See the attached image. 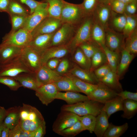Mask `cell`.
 <instances>
[{
	"mask_svg": "<svg viewBox=\"0 0 137 137\" xmlns=\"http://www.w3.org/2000/svg\"><path fill=\"white\" fill-rule=\"evenodd\" d=\"M44 121L41 112L35 107L24 104L20 107L19 123L24 131H35Z\"/></svg>",
	"mask_w": 137,
	"mask_h": 137,
	"instance_id": "6da1fadb",
	"label": "cell"
},
{
	"mask_svg": "<svg viewBox=\"0 0 137 137\" xmlns=\"http://www.w3.org/2000/svg\"><path fill=\"white\" fill-rule=\"evenodd\" d=\"M93 15L84 17L76 27L74 36L68 44L73 52L82 44L91 40V33L94 23Z\"/></svg>",
	"mask_w": 137,
	"mask_h": 137,
	"instance_id": "7a4b0ae2",
	"label": "cell"
},
{
	"mask_svg": "<svg viewBox=\"0 0 137 137\" xmlns=\"http://www.w3.org/2000/svg\"><path fill=\"white\" fill-rule=\"evenodd\" d=\"M104 104L89 99L72 105H63L61 110L71 112L79 116L90 115L96 116L101 111Z\"/></svg>",
	"mask_w": 137,
	"mask_h": 137,
	"instance_id": "3957f363",
	"label": "cell"
},
{
	"mask_svg": "<svg viewBox=\"0 0 137 137\" xmlns=\"http://www.w3.org/2000/svg\"><path fill=\"white\" fill-rule=\"evenodd\" d=\"M84 17L81 4H74L64 1L60 18L62 23L76 26Z\"/></svg>",
	"mask_w": 137,
	"mask_h": 137,
	"instance_id": "277c9868",
	"label": "cell"
},
{
	"mask_svg": "<svg viewBox=\"0 0 137 137\" xmlns=\"http://www.w3.org/2000/svg\"><path fill=\"white\" fill-rule=\"evenodd\" d=\"M32 38L31 32L21 28L6 35L3 38L0 45H13L24 48L29 46Z\"/></svg>",
	"mask_w": 137,
	"mask_h": 137,
	"instance_id": "5b68a950",
	"label": "cell"
},
{
	"mask_svg": "<svg viewBox=\"0 0 137 137\" xmlns=\"http://www.w3.org/2000/svg\"><path fill=\"white\" fill-rule=\"evenodd\" d=\"M20 58L27 68L35 73L42 65L40 54L32 47L23 48Z\"/></svg>",
	"mask_w": 137,
	"mask_h": 137,
	"instance_id": "8992f818",
	"label": "cell"
},
{
	"mask_svg": "<svg viewBox=\"0 0 137 137\" xmlns=\"http://www.w3.org/2000/svg\"><path fill=\"white\" fill-rule=\"evenodd\" d=\"M24 73H32L24 65L20 56L0 65V77L14 78Z\"/></svg>",
	"mask_w": 137,
	"mask_h": 137,
	"instance_id": "52a82bcc",
	"label": "cell"
},
{
	"mask_svg": "<svg viewBox=\"0 0 137 137\" xmlns=\"http://www.w3.org/2000/svg\"><path fill=\"white\" fill-rule=\"evenodd\" d=\"M48 8L47 3L41 2L33 12L27 17L22 28L31 32L45 18L48 16Z\"/></svg>",
	"mask_w": 137,
	"mask_h": 137,
	"instance_id": "ba28073f",
	"label": "cell"
},
{
	"mask_svg": "<svg viewBox=\"0 0 137 137\" xmlns=\"http://www.w3.org/2000/svg\"><path fill=\"white\" fill-rule=\"evenodd\" d=\"M76 27L67 23H62L54 34L50 47L68 45L74 36Z\"/></svg>",
	"mask_w": 137,
	"mask_h": 137,
	"instance_id": "9c48e42d",
	"label": "cell"
},
{
	"mask_svg": "<svg viewBox=\"0 0 137 137\" xmlns=\"http://www.w3.org/2000/svg\"><path fill=\"white\" fill-rule=\"evenodd\" d=\"M117 96V92L99 81L96 88L88 96L90 99L104 104Z\"/></svg>",
	"mask_w": 137,
	"mask_h": 137,
	"instance_id": "30bf717a",
	"label": "cell"
},
{
	"mask_svg": "<svg viewBox=\"0 0 137 137\" xmlns=\"http://www.w3.org/2000/svg\"><path fill=\"white\" fill-rule=\"evenodd\" d=\"M78 116L71 112L61 111L53 124V130L58 134L75 124L78 120Z\"/></svg>",
	"mask_w": 137,
	"mask_h": 137,
	"instance_id": "8fae6325",
	"label": "cell"
},
{
	"mask_svg": "<svg viewBox=\"0 0 137 137\" xmlns=\"http://www.w3.org/2000/svg\"><path fill=\"white\" fill-rule=\"evenodd\" d=\"M62 24L60 19L47 16L31 32L33 38L40 35L54 33Z\"/></svg>",
	"mask_w": 137,
	"mask_h": 137,
	"instance_id": "7c38bea8",
	"label": "cell"
},
{
	"mask_svg": "<svg viewBox=\"0 0 137 137\" xmlns=\"http://www.w3.org/2000/svg\"><path fill=\"white\" fill-rule=\"evenodd\" d=\"M35 74L38 87L46 84L54 83L63 76L56 71L49 68L46 64L42 65Z\"/></svg>",
	"mask_w": 137,
	"mask_h": 137,
	"instance_id": "4fadbf2b",
	"label": "cell"
},
{
	"mask_svg": "<svg viewBox=\"0 0 137 137\" xmlns=\"http://www.w3.org/2000/svg\"><path fill=\"white\" fill-rule=\"evenodd\" d=\"M35 91L36 96L43 104L46 106L48 105L55 99L58 92L54 83L39 87Z\"/></svg>",
	"mask_w": 137,
	"mask_h": 137,
	"instance_id": "5bb4252c",
	"label": "cell"
},
{
	"mask_svg": "<svg viewBox=\"0 0 137 137\" xmlns=\"http://www.w3.org/2000/svg\"><path fill=\"white\" fill-rule=\"evenodd\" d=\"M106 30L105 45L111 51L120 53L124 47V38L123 35L108 28Z\"/></svg>",
	"mask_w": 137,
	"mask_h": 137,
	"instance_id": "9a60e30c",
	"label": "cell"
},
{
	"mask_svg": "<svg viewBox=\"0 0 137 137\" xmlns=\"http://www.w3.org/2000/svg\"><path fill=\"white\" fill-rule=\"evenodd\" d=\"M70 51L67 45L50 47L41 54L42 65L45 64L50 59L62 58L65 56Z\"/></svg>",
	"mask_w": 137,
	"mask_h": 137,
	"instance_id": "2e32d148",
	"label": "cell"
},
{
	"mask_svg": "<svg viewBox=\"0 0 137 137\" xmlns=\"http://www.w3.org/2000/svg\"><path fill=\"white\" fill-rule=\"evenodd\" d=\"M112 10L107 4L98 3L93 15L96 20L105 30L108 28L109 21L111 15Z\"/></svg>",
	"mask_w": 137,
	"mask_h": 137,
	"instance_id": "e0dca14e",
	"label": "cell"
},
{
	"mask_svg": "<svg viewBox=\"0 0 137 137\" xmlns=\"http://www.w3.org/2000/svg\"><path fill=\"white\" fill-rule=\"evenodd\" d=\"M23 48L13 45H0V65L19 57Z\"/></svg>",
	"mask_w": 137,
	"mask_h": 137,
	"instance_id": "ac0fdd59",
	"label": "cell"
},
{
	"mask_svg": "<svg viewBox=\"0 0 137 137\" xmlns=\"http://www.w3.org/2000/svg\"><path fill=\"white\" fill-rule=\"evenodd\" d=\"M54 33L40 35L33 37L28 46L33 48L41 55L50 47L52 38Z\"/></svg>",
	"mask_w": 137,
	"mask_h": 137,
	"instance_id": "d6986e66",
	"label": "cell"
},
{
	"mask_svg": "<svg viewBox=\"0 0 137 137\" xmlns=\"http://www.w3.org/2000/svg\"><path fill=\"white\" fill-rule=\"evenodd\" d=\"M72 75L87 82L97 84L99 82L93 72L74 65L69 72Z\"/></svg>",
	"mask_w": 137,
	"mask_h": 137,
	"instance_id": "ffe728a7",
	"label": "cell"
},
{
	"mask_svg": "<svg viewBox=\"0 0 137 137\" xmlns=\"http://www.w3.org/2000/svg\"><path fill=\"white\" fill-rule=\"evenodd\" d=\"M65 101L67 105H71L89 99L88 96L80 94L79 92L67 91L65 92H58L55 99Z\"/></svg>",
	"mask_w": 137,
	"mask_h": 137,
	"instance_id": "44dd1931",
	"label": "cell"
},
{
	"mask_svg": "<svg viewBox=\"0 0 137 137\" xmlns=\"http://www.w3.org/2000/svg\"><path fill=\"white\" fill-rule=\"evenodd\" d=\"M136 55L131 54L123 48L121 52V57L116 73L120 79L127 70Z\"/></svg>",
	"mask_w": 137,
	"mask_h": 137,
	"instance_id": "7402d4cb",
	"label": "cell"
},
{
	"mask_svg": "<svg viewBox=\"0 0 137 137\" xmlns=\"http://www.w3.org/2000/svg\"><path fill=\"white\" fill-rule=\"evenodd\" d=\"M22 87L35 91L38 88L35 73H24L13 78Z\"/></svg>",
	"mask_w": 137,
	"mask_h": 137,
	"instance_id": "603a6c76",
	"label": "cell"
},
{
	"mask_svg": "<svg viewBox=\"0 0 137 137\" xmlns=\"http://www.w3.org/2000/svg\"><path fill=\"white\" fill-rule=\"evenodd\" d=\"M95 125L93 132L97 137H103L109 124V118L106 113L101 110L96 116Z\"/></svg>",
	"mask_w": 137,
	"mask_h": 137,
	"instance_id": "cb8c5ba5",
	"label": "cell"
},
{
	"mask_svg": "<svg viewBox=\"0 0 137 137\" xmlns=\"http://www.w3.org/2000/svg\"><path fill=\"white\" fill-rule=\"evenodd\" d=\"M94 20L91 31V40L101 47L105 45V31L94 18Z\"/></svg>",
	"mask_w": 137,
	"mask_h": 137,
	"instance_id": "d4e9b609",
	"label": "cell"
},
{
	"mask_svg": "<svg viewBox=\"0 0 137 137\" xmlns=\"http://www.w3.org/2000/svg\"><path fill=\"white\" fill-rule=\"evenodd\" d=\"M123 101L121 97L117 96L105 103L102 110L106 113L109 118L115 113L123 111Z\"/></svg>",
	"mask_w": 137,
	"mask_h": 137,
	"instance_id": "484cf974",
	"label": "cell"
},
{
	"mask_svg": "<svg viewBox=\"0 0 137 137\" xmlns=\"http://www.w3.org/2000/svg\"><path fill=\"white\" fill-rule=\"evenodd\" d=\"M119 80L116 73L111 71L99 81L118 93L123 90Z\"/></svg>",
	"mask_w": 137,
	"mask_h": 137,
	"instance_id": "4316f807",
	"label": "cell"
},
{
	"mask_svg": "<svg viewBox=\"0 0 137 137\" xmlns=\"http://www.w3.org/2000/svg\"><path fill=\"white\" fill-rule=\"evenodd\" d=\"M20 107H15L7 110V113L3 123L5 126L10 130L13 128L19 123Z\"/></svg>",
	"mask_w": 137,
	"mask_h": 137,
	"instance_id": "83f0119b",
	"label": "cell"
},
{
	"mask_svg": "<svg viewBox=\"0 0 137 137\" xmlns=\"http://www.w3.org/2000/svg\"><path fill=\"white\" fill-rule=\"evenodd\" d=\"M54 83L56 86L58 92L73 91L81 92L75 85L72 80L65 75Z\"/></svg>",
	"mask_w": 137,
	"mask_h": 137,
	"instance_id": "f1b7e54d",
	"label": "cell"
},
{
	"mask_svg": "<svg viewBox=\"0 0 137 137\" xmlns=\"http://www.w3.org/2000/svg\"><path fill=\"white\" fill-rule=\"evenodd\" d=\"M64 75L69 77L81 92L87 96L97 87V84H94L83 81L73 76L69 73H66Z\"/></svg>",
	"mask_w": 137,
	"mask_h": 137,
	"instance_id": "f546056e",
	"label": "cell"
},
{
	"mask_svg": "<svg viewBox=\"0 0 137 137\" xmlns=\"http://www.w3.org/2000/svg\"><path fill=\"white\" fill-rule=\"evenodd\" d=\"M64 0H42L48 5V16L60 19Z\"/></svg>",
	"mask_w": 137,
	"mask_h": 137,
	"instance_id": "4dcf8cb0",
	"label": "cell"
},
{
	"mask_svg": "<svg viewBox=\"0 0 137 137\" xmlns=\"http://www.w3.org/2000/svg\"><path fill=\"white\" fill-rule=\"evenodd\" d=\"M101 48L105 52L107 58L108 63L112 71L116 73L121 57V53L111 51L104 45Z\"/></svg>",
	"mask_w": 137,
	"mask_h": 137,
	"instance_id": "1f68e13d",
	"label": "cell"
},
{
	"mask_svg": "<svg viewBox=\"0 0 137 137\" xmlns=\"http://www.w3.org/2000/svg\"><path fill=\"white\" fill-rule=\"evenodd\" d=\"M128 127V124L127 123L120 126L115 125L111 123H109L103 137H119L126 131Z\"/></svg>",
	"mask_w": 137,
	"mask_h": 137,
	"instance_id": "d6a6232c",
	"label": "cell"
},
{
	"mask_svg": "<svg viewBox=\"0 0 137 137\" xmlns=\"http://www.w3.org/2000/svg\"><path fill=\"white\" fill-rule=\"evenodd\" d=\"M123 111V113L121 115L123 118L128 119L132 118L137 111V101L129 99L124 100Z\"/></svg>",
	"mask_w": 137,
	"mask_h": 137,
	"instance_id": "836d02e7",
	"label": "cell"
},
{
	"mask_svg": "<svg viewBox=\"0 0 137 137\" xmlns=\"http://www.w3.org/2000/svg\"><path fill=\"white\" fill-rule=\"evenodd\" d=\"M107 63L106 55L101 48L96 51L92 57L90 70L93 72L96 68Z\"/></svg>",
	"mask_w": 137,
	"mask_h": 137,
	"instance_id": "e575fe53",
	"label": "cell"
},
{
	"mask_svg": "<svg viewBox=\"0 0 137 137\" xmlns=\"http://www.w3.org/2000/svg\"><path fill=\"white\" fill-rule=\"evenodd\" d=\"M126 38L124 48L131 54L136 55L137 53V28Z\"/></svg>",
	"mask_w": 137,
	"mask_h": 137,
	"instance_id": "d590c367",
	"label": "cell"
},
{
	"mask_svg": "<svg viewBox=\"0 0 137 137\" xmlns=\"http://www.w3.org/2000/svg\"><path fill=\"white\" fill-rule=\"evenodd\" d=\"M87 58L91 61V59L96 52L101 47L91 40L84 42L79 46Z\"/></svg>",
	"mask_w": 137,
	"mask_h": 137,
	"instance_id": "8d00e7d4",
	"label": "cell"
},
{
	"mask_svg": "<svg viewBox=\"0 0 137 137\" xmlns=\"http://www.w3.org/2000/svg\"><path fill=\"white\" fill-rule=\"evenodd\" d=\"M75 50L74 56L75 61L81 68L90 70L91 61L87 58L79 47H77Z\"/></svg>",
	"mask_w": 137,
	"mask_h": 137,
	"instance_id": "74e56055",
	"label": "cell"
},
{
	"mask_svg": "<svg viewBox=\"0 0 137 137\" xmlns=\"http://www.w3.org/2000/svg\"><path fill=\"white\" fill-rule=\"evenodd\" d=\"M7 12L10 15H18L27 16L28 11L15 0H10Z\"/></svg>",
	"mask_w": 137,
	"mask_h": 137,
	"instance_id": "f35d334b",
	"label": "cell"
},
{
	"mask_svg": "<svg viewBox=\"0 0 137 137\" xmlns=\"http://www.w3.org/2000/svg\"><path fill=\"white\" fill-rule=\"evenodd\" d=\"M84 130L81 122L78 120L72 126L63 130L58 134L64 137H73Z\"/></svg>",
	"mask_w": 137,
	"mask_h": 137,
	"instance_id": "ab89813d",
	"label": "cell"
},
{
	"mask_svg": "<svg viewBox=\"0 0 137 137\" xmlns=\"http://www.w3.org/2000/svg\"><path fill=\"white\" fill-rule=\"evenodd\" d=\"M126 16V23L122 31L124 38L127 37L137 28V19L136 14Z\"/></svg>",
	"mask_w": 137,
	"mask_h": 137,
	"instance_id": "60d3db41",
	"label": "cell"
},
{
	"mask_svg": "<svg viewBox=\"0 0 137 137\" xmlns=\"http://www.w3.org/2000/svg\"><path fill=\"white\" fill-rule=\"evenodd\" d=\"M78 119L85 130H88L91 133L94 132L96 122V116L90 115L82 116H78Z\"/></svg>",
	"mask_w": 137,
	"mask_h": 137,
	"instance_id": "b9f144b4",
	"label": "cell"
},
{
	"mask_svg": "<svg viewBox=\"0 0 137 137\" xmlns=\"http://www.w3.org/2000/svg\"><path fill=\"white\" fill-rule=\"evenodd\" d=\"M98 3V0H83L81 4L85 17L93 15Z\"/></svg>",
	"mask_w": 137,
	"mask_h": 137,
	"instance_id": "7bdbcfd3",
	"label": "cell"
},
{
	"mask_svg": "<svg viewBox=\"0 0 137 137\" xmlns=\"http://www.w3.org/2000/svg\"><path fill=\"white\" fill-rule=\"evenodd\" d=\"M113 15L112 20L113 27L118 31H122L125 27L126 20V16L124 13Z\"/></svg>",
	"mask_w": 137,
	"mask_h": 137,
	"instance_id": "ee69618b",
	"label": "cell"
},
{
	"mask_svg": "<svg viewBox=\"0 0 137 137\" xmlns=\"http://www.w3.org/2000/svg\"><path fill=\"white\" fill-rule=\"evenodd\" d=\"M10 16L12 27L11 30L9 32L12 33L22 28L27 16L11 15Z\"/></svg>",
	"mask_w": 137,
	"mask_h": 137,
	"instance_id": "f6af8a7d",
	"label": "cell"
},
{
	"mask_svg": "<svg viewBox=\"0 0 137 137\" xmlns=\"http://www.w3.org/2000/svg\"><path fill=\"white\" fill-rule=\"evenodd\" d=\"M0 83L7 86L13 91H16L22 87L19 82L14 78L7 77H0Z\"/></svg>",
	"mask_w": 137,
	"mask_h": 137,
	"instance_id": "bcb514c9",
	"label": "cell"
},
{
	"mask_svg": "<svg viewBox=\"0 0 137 137\" xmlns=\"http://www.w3.org/2000/svg\"><path fill=\"white\" fill-rule=\"evenodd\" d=\"M108 5L114 12L123 14L124 13L126 4L118 0H111Z\"/></svg>",
	"mask_w": 137,
	"mask_h": 137,
	"instance_id": "7dc6e473",
	"label": "cell"
},
{
	"mask_svg": "<svg viewBox=\"0 0 137 137\" xmlns=\"http://www.w3.org/2000/svg\"><path fill=\"white\" fill-rule=\"evenodd\" d=\"M111 71L108 63L104 64L95 69L93 72L99 81Z\"/></svg>",
	"mask_w": 137,
	"mask_h": 137,
	"instance_id": "c3c4849f",
	"label": "cell"
},
{
	"mask_svg": "<svg viewBox=\"0 0 137 137\" xmlns=\"http://www.w3.org/2000/svg\"><path fill=\"white\" fill-rule=\"evenodd\" d=\"M137 10V0H134L126 4L124 12L126 15L136 14Z\"/></svg>",
	"mask_w": 137,
	"mask_h": 137,
	"instance_id": "681fc988",
	"label": "cell"
},
{
	"mask_svg": "<svg viewBox=\"0 0 137 137\" xmlns=\"http://www.w3.org/2000/svg\"><path fill=\"white\" fill-rule=\"evenodd\" d=\"M118 96L123 100L129 99L137 101V93L123 90L118 93Z\"/></svg>",
	"mask_w": 137,
	"mask_h": 137,
	"instance_id": "f907efd6",
	"label": "cell"
},
{
	"mask_svg": "<svg viewBox=\"0 0 137 137\" xmlns=\"http://www.w3.org/2000/svg\"><path fill=\"white\" fill-rule=\"evenodd\" d=\"M69 67L68 60L66 59H64L60 61L56 71L60 75L64 74L66 73Z\"/></svg>",
	"mask_w": 137,
	"mask_h": 137,
	"instance_id": "816d5d0a",
	"label": "cell"
},
{
	"mask_svg": "<svg viewBox=\"0 0 137 137\" xmlns=\"http://www.w3.org/2000/svg\"><path fill=\"white\" fill-rule=\"evenodd\" d=\"M24 131L19 123L13 128L10 130L9 137H24Z\"/></svg>",
	"mask_w": 137,
	"mask_h": 137,
	"instance_id": "f5cc1de1",
	"label": "cell"
},
{
	"mask_svg": "<svg viewBox=\"0 0 137 137\" xmlns=\"http://www.w3.org/2000/svg\"><path fill=\"white\" fill-rule=\"evenodd\" d=\"M21 3L27 6L30 9V13L32 14L41 2L35 0H18Z\"/></svg>",
	"mask_w": 137,
	"mask_h": 137,
	"instance_id": "db71d44e",
	"label": "cell"
},
{
	"mask_svg": "<svg viewBox=\"0 0 137 137\" xmlns=\"http://www.w3.org/2000/svg\"><path fill=\"white\" fill-rule=\"evenodd\" d=\"M46 126L45 121L43 122L35 131L34 137H43L46 133Z\"/></svg>",
	"mask_w": 137,
	"mask_h": 137,
	"instance_id": "11a10c76",
	"label": "cell"
},
{
	"mask_svg": "<svg viewBox=\"0 0 137 137\" xmlns=\"http://www.w3.org/2000/svg\"><path fill=\"white\" fill-rule=\"evenodd\" d=\"M60 61L58 58H53L49 60L45 64L50 69L54 70L56 69Z\"/></svg>",
	"mask_w": 137,
	"mask_h": 137,
	"instance_id": "9f6ffc18",
	"label": "cell"
},
{
	"mask_svg": "<svg viewBox=\"0 0 137 137\" xmlns=\"http://www.w3.org/2000/svg\"><path fill=\"white\" fill-rule=\"evenodd\" d=\"M10 0H0V12H7Z\"/></svg>",
	"mask_w": 137,
	"mask_h": 137,
	"instance_id": "6f0895ef",
	"label": "cell"
},
{
	"mask_svg": "<svg viewBox=\"0 0 137 137\" xmlns=\"http://www.w3.org/2000/svg\"><path fill=\"white\" fill-rule=\"evenodd\" d=\"M7 113V110L3 107H0V124L2 123Z\"/></svg>",
	"mask_w": 137,
	"mask_h": 137,
	"instance_id": "680465c9",
	"label": "cell"
},
{
	"mask_svg": "<svg viewBox=\"0 0 137 137\" xmlns=\"http://www.w3.org/2000/svg\"><path fill=\"white\" fill-rule=\"evenodd\" d=\"M10 129L5 126L2 132L1 137H9Z\"/></svg>",
	"mask_w": 137,
	"mask_h": 137,
	"instance_id": "91938a15",
	"label": "cell"
},
{
	"mask_svg": "<svg viewBox=\"0 0 137 137\" xmlns=\"http://www.w3.org/2000/svg\"><path fill=\"white\" fill-rule=\"evenodd\" d=\"M35 133V131H24V137H34Z\"/></svg>",
	"mask_w": 137,
	"mask_h": 137,
	"instance_id": "94428289",
	"label": "cell"
},
{
	"mask_svg": "<svg viewBox=\"0 0 137 137\" xmlns=\"http://www.w3.org/2000/svg\"><path fill=\"white\" fill-rule=\"evenodd\" d=\"M111 0H98L99 3L108 4Z\"/></svg>",
	"mask_w": 137,
	"mask_h": 137,
	"instance_id": "6125c7cd",
	"label": "cell"
},
{
	"mask_svg": "<svg viewBox=\"0 0 137 137\" xmlns=\"http://www.w3.org/2000/svg\"><path fill=\"white\" fill-rule=\"evenodd\" d=\"M5 126L3 122L0 124V137H1L2 132Z\"/></svg>",
	"mask_w": 137,
	"mask_h": 137,
	"instance_id": "be15d7a7",
	"label": "cell"
},
{
	"mask_svg": "<svg viewBox=\"0 0 137 137\" xmlns=\"http://www.w3.org/2000/svg\"><path fill=\"white\" fill-rule=\"evenodd\" d=\"M125 4H127L128 3L132 2L134 0H118Z\"/></svg>",
	"mask_w": 137,
	"mask_h": 137,
	"instance_id": "e7e4bbea",
	"label": "cell"
}]
</instances>
